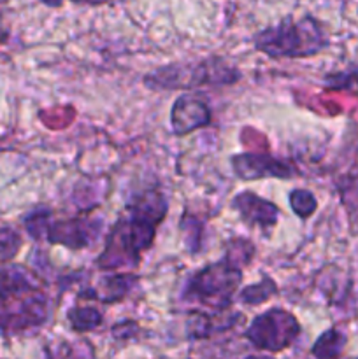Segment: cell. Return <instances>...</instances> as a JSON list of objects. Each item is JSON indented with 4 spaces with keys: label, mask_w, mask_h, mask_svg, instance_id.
I'll use <instances>...</instances> for the list:
<instances>
[{
    "label": "cell",
    "mask_w": 358,
    "mask_h": 359,
    "mask_svg": "<svg viewBox=\"0 0 358 359\" xmlns=\"http://www.w3.org/2000/svg\"><path fill=\"white\" fill-rule=\"evenodd\" d=\"M168 205L160 191H144L128 205V214L114 223L97 266L102 270L133 269L140 252L151 248L157 226L167 214Z\"/></svg>",
    "instance_id": "1"
},
{
    "label": "cell",
    "mask_w": 358,
    "mask_h": 359,
    "mask_svg": "<svg viewBox=\"0 0 358 359\" xmlns=\"http://www.w3.org/2000/svg\"><path fill=\"white\" fill-rule=\"evenodd\" d=\"M326 42L325 32L312 18L302 21L284 20L255 35V48L270 58H300L321 51Z\"/></svg>",
    "instance_id": "2"
},
{
    "label": "cell",
    "mask_w": 358,
    "mask_h": 359,
    "mask_svg": "<svg viewBox=\"0 0 358 359\" xmlns=\"http://www.w3.org/2000/svg\"><path fill=\"white\" fill-rule=\"evenodd\" d=\"M241 77L237 69L220 58L195 63H174L147 74L144 84L151 90H192L200 86H227Z\"/></svg>",
    "instance_id": "3"
},
{
    "label": "cell",
    "mask_w": 358,
    "mask_h": 359,
    "mask_svg": "<svg viewBox=\"0 0 358 359\" xmlns=\"http://www.w3.org/2000/svg\"><path fill=\"white\" fill-rule=\"evenodd\" d=\"M242 269L223 258L206 266L190 279L185 287V300L204 307L223 311L234 300L235 290L241 286Z\"/></svg>",
    "instance_id": "4"
},
{
    "label": "cell",
    "mask_w": 358,
    "mask_h": 359,
    "mask_svg": "<svg viewBox=\"0 0 358 359\" xmlns=\"http://www.w3.org/2000/svg\"><path fill=\"white\" fill-rule=\"evenodd\" d=\"M300 325L293 314L283 309H270L256 316L246 332V339L255 349L277 353L288 349L297 340Z\"/></svg>",
    "instance_id": "5"
},
{
    "label": "cell",
    "mask_w": 358,
    "mask_h": 359,
    "mask_svg": "<svg viewBox=\"0 0 358 359\" xmlns=\"http://www.w3.org/2000/svg\"><path fill=\"white\" fill-rule=\"evenodd\" d=\"M49 304L48 298L37 290L28 291L21 300L6 304L0 307V330L9 333L27 332L39 328L48 321Z\"/></svg>",
    "instance_id": "6"
},
{
    "label": "cell",
    "mask_w": 358,
    "mask_h": 359,
    "mask_svg": "<svg viewBox=\"0 0 358 359\" xmlns=\"http://www.w3.org/2000/svg\"><path fill=\"white\" fill-rule=\"evenodd\" d=\"M100 219L90 217H72L49 223L46 238L49 244H62L70 249H84L97 241L100 233Z\"/></svg>",
    "instance_id": "7"
},
{
    "label": "cell",
    "mask_w": 358,
    "mask_h": 359,
    "mask_svg": "<svg viewBox=\"0 0 358 359\" xmlns=\"http://www.w3.org/2000/svg\"><path fill=\"white\" fill-rule=\"evenodd\" d=\"M232 167L242 181H256L262 177L290 179L295 174L293 167H290L286 161L270 156V154H237L232 158Z\"/></svg>",
    "instance_id": "8"
},
{
    "label": "cell",
    "mask_w": 358,
    "mask_h": 359,
    "mask_svg": "<svg viewBox=\"0 0 358 359\" xmlns=\"http://www.w3.org/2000/svg\"><path fill=\"white\" fill-rule=\"evenodd\" d=\"M172 130L175 135H188L211 123V111L206 102L193 95H181L171 111Z\"/></svg>",
    "instance_id": "9"
},
{
    "label": "cell",
    "mask_w": 358,
    "mask_h": 359,
    "mask_svg": "<svg viewBox=\"0 0 358 359\" xmlns=\"http://www.w3.org/2000/svg\"><path fill=\"white\" fill-rule=\"evenodd\" d=\"M234 209L251 226L270 228L277 223L279 209L251 191L239 193L234 198Z\"/></svg>",
    "instance_id": "10"
},
{
    "label": "cell",
    "mask_w": 358,
    "mask_h": 359,
    "mask_svg": "<svg viewBox=\"0 0 358 359\" xmlns=\"http://www.w3.org/2000/svg\"><path fill=\"white\" fill-rule=\"evenodd\" d=\"M34 290H37V280L30 270L21 265L0 266V298L4 304Z\"/></svg>",
    "instance_id": "11"
},
{
    "label": "cell",
    "mask_w": 358,
    "mask_h": 359,
    "mask_svg": "<svg viewBox=\"0 0 358 359\" xmlns=\"http://www.w3.org/2000/svg\"><path fill=\"white\" fill-rule=\"evenodd\" d=\"M135 283L137 279L132 273H114V276L102 279L100 286L97 290L84 293V297L95 298V300L104 302V304H112V302H118L123 297H126V293L132 290Z\"/></svg>",
    "instance_id": "12"
},
{
    "label": "cell",
    "mask_w": 358,
    "mask_h": 359,
    "mask_svg": "<svg viewBox=\"0 0 358 359\" xmlns=\"http://www.w3.org/2000/svg\"><path fill=\"white\" fill-rule=\"evenodd\" d=\"M344 344H346V335L344 333L337 332V330H329V332H325L316 340L311 353L316 358H337L343 353Z\"/></svg>",
    "instance_id": "13"
},
{
    "label": "cell",
    "mask_w": 358,
    "mask_h": 359,
    "mask_svg": "<svg viewBox=\"0 0 358 359\" xmlns=\"http://www.w3.org/2000/svg\"><path fill=\"white\" fill-rule=\"evenodd\" d=\"M70 328L76 330V332H91V330L98 328L102 325V314L95 307H74L70 309L69 314Z\"/></svg>",
    "instance_id": "14"
},
{
    "label": "cell",
    "mask_w": 358,
    "mask_h": 359,
    "mask_svg": "<svg viewBox=\"0 0 358 359\" xmlns=\"http://www.w3.org/2000/svg\"><path fill=\"white\" fill-rule=\"evenodd\" d=\"M277 293V286L270 277L260 280L258 284H253V286L244 287V290L239 293V300L246 305H260L263 302H267L269 298H272Z\"/></svg>",
    "instance_id": "15"
},
{
    "label": "cell",
    "mask_w": 358,
    "mask_h": 359,
    "mask_svg": "<svg viewBox=\"0 0 358 359\" xmlns=\"http://www.w3.org/2000/svg\"><path fill=\"white\" fill-rule=\"evenodd\" d=\"M49 223H51V212L48 209H37L25 217V228L35 241H44Z\"/></svg>",
    "instance_id": "16"
},
{
    "label": "cell",
    "mask_w": 358,
    "mask_h": 359,
    "mask_svg": "<svg viewBox=\"0 0 358 359\" xmlns=\"http://www.w3.org/2000/svg\"><path fill=\"white\" fill-rule=\"evenodd\" d=\"M253 255H255V248H253L251 242L244 241V238H232V241L228 242L225 258L242 269V266L248 265V263L251 262Z\"/></svg>",
    "instance_id": "17"
},
{
    "label": "cell",
    "mask_w": 358,
    "mask_h": 359,
    "mask_svg": "<svg viewBox=\"0 0 358 359\" xmlns=\"http://www.w3.org/2000/svg\"><path fill=\"white\" fill-rule=\"evenodd\" d=\"M290 205L298 217H309L314 214L318 203H316L312 193L305 191V189H295L290 193Z\"/></svg>",
    "instance_id": "18"
},
{
    "label": "cell",
    "mask_w": 358,
    "mask_h": 359,
    "mask_svg": "<svg viewBox=\"0 0 358 359\" xmlns=\"http://www.w3.org/2000/svg\"><path fill=\"white\" fill-rule=\"evenodd\" d=\"M21 237L13 228H0V262H11L18 255Z\"/></svg>",
    "instance_id": "19"
},
{
    "label": "cell",
    "mask_w": 358,
    "mask_h": 359,
    "mask_svg": "<svg viewBox=\"0 0 358 359\" xmlns=\"http://www.w3.org/2000/svg\"><path fill=\"white\" fill-rule=\"evenodd\" d=\"M46 6H51V7H58L62 4V0H42Z\"/></svg>",
    "instance_id": "20"
},
{
    "label": "cell",
    "mask_w": 358,
    "mask_h": 359,
    "mask_svg": "<svg viewBox=\"0 0 358 359\" xmlns=\"http://www.w3.org/2000/svg\"><path fill=\"white\" fill-rule=\"evenodd\" d=\"M76 2H88V4H100L104 0H76Z\"/></svg>",
    "instance_id": "21"
},
{
    "label": "cell",
    "mask_w": 358,
    "mask_h": 359,
    "mask_svg": "<svg viewBox=\"0 0 358 359\" xmlns=\"http://www.w3.org/2000/svg\"><path fill=\"white\" fill-rule=\"evenodd\" d=\"M2 305H4V300H2V298H0V307H2Z\"/></svg>",
    "instance_id": "22"
},
{
    "label": "cell",
    "mask_w": 358,
    "mask_h": 359,
    "mask_svg": "<svg viewBox=\"0 0 358 359\" xmlns=\"http://www.w3.org/2000/svg\"><path fill=\"white\" fill-rule=\"evenodd\" d=\"M2 2H6V0H0V4H2Z\"/></svg>",
    "instance_id": "23"
}]
</instances>
